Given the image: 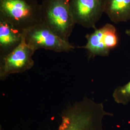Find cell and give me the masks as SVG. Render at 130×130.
<instances>
[{
  "mask_svg": "<svg viewBox=\"0 0 130 130\" xmlns=\"http://www.w3.org/2000/svg\"><path fill=\"white\" fill-rule=\"evenodd\" d=\"M113 115L105 109L102 103L84 97L62 112L57 130H104V119Z\"/></svg>",
  "mask_w": 130,
  "mask_h": 130,
  "instance_id": "6da1fadb",
  "label": "cell"
},
{
  "mask_svg": "<svg viewBox=\"0 0 130 130\" xmlns=\"http://www.w3.org/2000/svg\"><path fill=\"white\" fill-rule=\"evenodd\" d=\"M0 19L24 30L42 23L41 4L37 0H0Z\"/></svg>",
  "mask_w": 130,
  "mask_h": 130,
  "instance_id": "7a4b0ae2",
  "label": "cell"
},
{
  "mask_svg": "<svg viewBox=\"0 0 130 130\" xmlns=\"http://www.w3.org/2000/svg\"><path fill=\"white\" fill-rule=\"evenodd\" d=\"M41 4L42 23L69 41L76 25L70 0H44Z\"/></svg>",
  "mask_w": 130,
  "mask_h": 130,
  "instance_id": "3957f363",
  "label": "cell"
},
{
  "mask_svg": "<svg viewBox=\"0 0 130 130\" xmlns=\"http://www.w3.org/2000/svg\"><path fill=\"white\" fill-rule=\"evenodd\" d=\"M23 37L28 46L35 52L43 49L60 53L70 51L75 46L42 23L24 30Z\"/></svg>",
  "mask_w": 130,
  "mask_h": 130,
  "instance_id": "277c9868",
  "label": "cell"
},
{
  "mask_svg": "<svg viewBox=\"0 0 130 130\" xmlns=\"http://www.w3.org/2000/svg\"><path fill=\"white\" fill-rule=\"evenodd\" d=\"M85 38L86 44L79 48L86 50L90 58L108 56L110 51L118 46L119 40L116 28L109 23L95 28L93 32L87 34Z\"/></svg>",
  "mask_w": 130,
  "mask_h": 130,
  "instance_id": "5b68a950",
  "label": "cell"
},
{
  "mask_svg": "<svg viewBox=\"0 0 130 130\" xmlns=\"http://www.w3.org/2000/svg\"><path fill=\"white\" fill-rule=\"evenodd\" d=\"M35 53L23 38L21 43L8 54L0 57V78L5 79L9 75L20 73L33 67L32 56Z\"/></svg>",
  "mask_w": 130,
  "mask_h": 130,
  "instance_id": "8992f818",
  "label": "cell"
},
{
  "mask_svg": "<svg viewBox=\"0 0 130 130\" xmlns=\"http://www.w3.org/2000/svg\"><path fill=\"white\" fill-rule=\"evenodd\" d=\"M70 5L76 24L96 28L104 13L105 0H70Z\"/></svg>",
  "mask_w": 130,
  "mask_h": 130,
  "instance_id": "52a82bcc",
  "label": "cell"
},
{
  "mask_svg": "<svg viewBox=\"0 0 130 130\" xmlns=\"http://www.w3.org/2000/svg\"><path fill=\"white\" fill-rule=\"evenodd\" d=\"M24 30L0 19V57L5 56L19 45L23 38Z\"/></svg>",
  "mask_w": 130,
  "mask_h": 130,
  "instance_id": "ba28073f",
  "label": "cell"
},
{
  "mask_svg": "<svg viewBox=\"0 0 130 130\" xmlns=\"http://www.w3.org/2000/svg\"><path fill=\"white\" fill-rule=\"evenodd\" d=\"M104 13L114 23L130 20V0H105Z\"/></svg>",
  "mask_w": 130,
  "mask_h": 130,
  "instance_id": "9c48e42d",
  "label": "cell"
},
{
  "mask_svg": "<svg viewBox=\"0 0 130 130\" xmlns=\"http://www.w3.org/2000/svg\"><path fill=\"white\" fill-rule=\"evenodd\" d=\"M115 102L126 105L130 102V80L125 85L117 87L112 94Z\"/></svg>",
  "mask_w": 130,
  "mask_h": 130,
  "instance_id": "30bf717a",
  "label": "cell"
},
{
  "mask_svg": "<svg viewBox=\"0 0 130 130\" xmlns=\"http://www.w3.org/2000/svg\"><path fill=\"white\" fill-rule=\"evenodd\" d=\"M125 33L126 34V35H127L128 36L130 37V28L126 30Z\"/></svg>",
  "mask_w": 130,
  "mask_h": 130,
  "instance_id": "8fae6325",
  "label": "cell"
},
{
  "mask_svg": "<svg viewBox=\"0 0 130 130\" xmlns=\"http://www.w3.org/2000/svg\"><path fill=\"white\" fill-rule=\"evenodd\" d=\"M0 130H2V127H1V128H0Z\"/></svg>",
  "mask_w": 130,
  "mask_h": 130,
  "instance_id": "7c38bea8",
  "label": "cell"
}]
</instances>
